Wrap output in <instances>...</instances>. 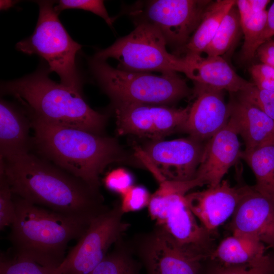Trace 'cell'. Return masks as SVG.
Listing matches in <instances>:
<instances>
[{"label": "cell", "mask_w": 274, "mask_h": 274, "mask_svg": "<svg viewBox=\"0 0 274 274\" xmlns=\"http://www.w3.org/2000/svg\"><path fill=\"white\" fill-rule=\"evenodd\" d=\"M235 4L236 1L234 0L212 1L189 42L179 53H184L185 55L184 56H201L214 37L224 17Z\"/></svg>", "instance_id": "7402d4cb"}, {"label": "cell", "mask_w": 274, "mask_h": 274, "mask_svg": "<svg viewBox=\"0 0 274 274\" xmlns=\"http://www.w3.org/2000/svg\"><path fill=\"white\" fill-rule=\"evenodd\" d=\"M256 53L262 63L274 68V40H268L263 43Z\"/></svg>", "instance_id": "e575fe53"}, {"label": "cell", "mask_w": 274, "mask_h": 274, "mask_svg": "<svg viewBox=\"0 0 274 274\" xmlns=\"http://www.w3.org/2000/svg\"><path fill=\"white\" fill-rule=\"evenodd\" d=\"M124 215L120 201H117L95 218L54 273L92 274L129 227L123 219Z\"/></svg>", "instance_id": "9c48e42d"}, {"label": "cell", "mask_w": 274, "mask_h": 274, "mask_svg": "<svg viewBox=\"0 0 274 274\" xmlns=\"http://www.w3.org/2000/svg\"><path fill=\"white\" fill-rule=\"evenodd\" d=\"M254 84L258 88L274 92V68L264 63L252 65L250 70Z\"/></svg>", "instance_id": "836d02e7"}, {"label": "cell", "mask_w": 274, "mask_h": 274, "mask_svg": "<svg viewBox=\"0 0 274 274\" xmlns=\"http://www.w3.org/2000/svg\"><path fill=\"white\" fill-rule=\"evenodd\" d=\"M16 216L13 193L5 176L0 173V229L12 225Z\"/></svg>", "instance_id": "f1b7e54d"}, {"label": "cell", "mask_w": 274, "mask_h": 274, "mask_svg": "<svg viewBox=\"0 0 274 274\" xmlns=\"http://www.w3.org/2000/svg\"><path fill=\"white\" fill-rule=\"evenodd\" d=\"M175 182L165 181L151 196L149 216L180 251L201 261L215 250L211 233L189 208L185 195Z\"/></svg>", "instance_id": "8992f818"}, {"label": "cell", "mask_w": 274, "mask_h": 274, "mask_svg": "<svg viewBox=\"0 0 274 274\" xmlns=\"http://www.w3.org/2000/svg\"><path fill=\"white\" fill-rule=\"evenodd\" d=\"M229 105L230 118L244 141L245 151L274 146V120L239 98L230 102Z\"/></svg>", "instance_id": "d6986e66"}, {"label": "cell", "mask_w": 274, "mask_h": 274, "mask_svg": "<svg viewBox=\"0 0 274 274\" xmlns=\"http://www.w3.org/2000/svg\"><path fill=\"white\" fill-rule=\"evenodd\" d=\"M128 35L118 39L110 47L96 52L94 58L106 61L116 59L118 69L139 73L180 72L187 77L189 66L183 57L168 52L166 42L153 25L144 22L135 23Z\"/></svg>", "instance_id": "ba28073f"}, {"label": "cell", "mask_w": 274, "mask_h": 274, "mask_svg": "<svg viewBox=\"0 0 274 274\" xmlns=\"http://www.w3.org/2000/svg\"><path fill=\"white\" fill-rule=\"evenodd\" d=\"M240 15L241 28L244 35L242 49V59L250 61L260 47V41L267 21V11L254 12L247 0L236 1Z\"/></svg>", "instance_id": "cb8c5ba5"}, {"label": "cell", "mask_w": 274, "mask_h": 274, "mask_svg": "<svg viewBox=\"0 0 274 274\" xmlns=\"http://www.w3.org/2000/svg\"><path fill=\"white\" fill-rule=\"evenodd\" d=\"M212 1L156 0L134 7L130 15L135 23L144 22L155 27L167 45L175 49V55L188 43L200 24Z\"/></svg>", "instance_id": "30bf717a"}, {"label": "cell", "mask_w": 274, "mask_h": 274, "mask_svg": "<svg viewBox=\"0 0 274 274\" xmlns=\"http://www.w3.org/2000/svg\"><path fill=\"white\" fill-rule=\"evenodd\" d=\"M37 3L39 14L35 30L16 47L26 54L41 56L48 63L50 72L59 76L61 84L81 92L82 80L76 61L81 45L72 39L61 23L54 10V2Z\"/></svg>", "instance_id": "52a82bcc"}, {"label": "cell", "mask_w": 274, "mask_h": 274, "mask_svg": "<svg viewBox=\"0 0 274 274\" xmlns=\"http://www.w3.org/2000/svg\"><path fill=\"white\" fill-rule=\"evenodd\" d=\"M55 263L17 254L10 249L0 255V274H55Z\"/></svg>", "instance_id": "4316f807"}, {"label": "cell", "mask_w": 274, "mask_h": 274, "mask_svg": "<svg viewBox=\"0 0 274 274\" xmlns=\"http://www.w3.org/2000/svg\"><path fill=\"white\" fill-rule=\"evenodd\" d=\"M142 266L128 241L118 240L92 274H141Z\"/></svg>", "instance_id": "d4e9b609"}, {"label": "cell", "mask_w": 274, "mask_h": 274, "mask_svg": "<svg viewBox=\"0 0 274 274\" xmlns=\"http://www.w3.org/2000/svg\"><path fill=\"white\" fill-rule=\"evenodd\" d=\"M104 184L106 187L121 195L124 194L133 186L131 175L122 168L112 170L105 177Z\"/></svg>", "instance_id": "d6a6232c"}, {"label": "cell", "mask_w": 274, "mask_h": 274, "mask_svg": "<svg viewBox=\"0 0 274 274\" xmlns=\"http://www.w3.org/2000/svg\"><path fill=\"white\" fill-rule=\"evenodd\" d=\"M209 274H274V255L255 266L248 265L225 266L220 264Z\"/></svg>", "instance_id": "1f68e13d"}, {"label": "cell", "mask_w": 274, "mask_h": 274, "mask_svg": "<svg viewBox=\"0 0 274 274\" xmlns=\"http://www.w3.org/2000/svg\"><path fill=\"white\" fill-rule=\"evenodd\" d=\"M151 195L142 186H132L124 194L121 195V207L125 214L136 212L148 207Z\"/></svg>", "instance_id": "4dcf8cb0"}, {"label": "cell", "mask_w": 274, "mask_h": 274, "mask_svg": "<svg viewBox=\"0 0 274 274\" xmlns=\"http://www.w3.org/2000/svg\"><path fill=\"white\" fill-rule=\"evenodd\" d=\"M183 57L189 66L187 77L194 84L233 93H238L253 84L237 75L221 56Z\"/></svg>", "instance_id": "ac0fdd59"}, {"label": "cell", "mask_w": 274, "mask_h": 274, "mask_svg": "<svg viewBox=\"0 0 274 274\" xmlns=\"http://www.w3.org/2000/svg\"><path fill=\"white\" fill-rule=\"evenodd\" d=\"M267 247L257 238L243 234H232L224 239L216 248L210 257L225 266L258 265L270 255Z\"/></svg>", "instance_id": "44dd1931"}, {"label": "cell", "mask_w": 274, "mask_h": 274, "mask_svg": "<svg viewBox=\"0 0 274 274\" xmlns=\"http://www.w3.org/2000/svg\"><path fill=\"white\" fill-rule=\"evenodd\" d=\"M15 3L14 1H1V9L7 10L15 5Z\"/></svg>", "instance_id": "74e56055"}, {"label": "cell", "mask_w": 274, "mask_h": 274, "mask_svg": "<svg viewBox=\"0 0 274 274\" xmlns=\"http://www.w3.org/2000/svg\"><path fill=\"white\" fill-rule=\"evenodd\" d=\"M113 108L119 134H131L156 141L180 129L190 106L177 109L168 106L125 104Z\"/></svg>", "instance_id": "4fadbf2b"}, {"label": "cell", "mask_w": 274, "mask_h": 274, "mask_svg": "<svg viewBox=\"0 0 274 274\" xmlns=\"http://www.w3.org/2000/svg\"><path fill=\"white\" fill-rule=\"evenodd\" d=\"M192 137L151 141L140 150L138 156L159 184L195 179L205 144Z\"/></svg>", "instance_id": "8fae6325"}, {"label": "cell", "mask_w": 274, "mask_h": 274, "mask_svg": "<svg viewBox=\"0 0 274 274\" xmlns=\"http://www.w3.org/2000/svg\"><path fill=\"white\" fill-rule=\"evenodd\" d=\"M16 216L9 240L12 252L59 265L67 246L79 240L86 225L48 209L28 202L14 194Z\"/></svg>", "instance_id": "277c9868"}, {"label": "cell", "mask_w": 274, "mask_h": 274, "mask_svg": "<svg viewBox=\"0 0 274 274\" xmlns=\"http://www.w3.org/2000/svg\"><path fill=\"white\" fill-rule=\"evenodd\" d=\"M146 274H201L202 261L178 249L158 227L128 241Z\"/></svg>", "instance_id": "7c38bea8"}, {"label": "cell", "mask_w": 274, "mask_h": 274, "mask_svg": "<svg viewBox=\"0 0 274 274\" xmlns=\"http://www.w3.org/2000/svg\"><path fill=\"white\" fill-rule=\"evenodd\" d=\"M194 84L193 93L196 99L180 130L206 142L228 122L230 107L224 100L223 90Z\"/></svg>", "instance_id": "9a60e30c"}, {"label": "cell", "mask_w": 274, "mask_h": 274, "mask_svg": "<svg viewBox=\"0 0 274 274\" xmlns=\"http://www.w3.org/2000/svg\"><path fill=\"white\" fill-rule=\"evenodd\" d=\"M50 72L49 68L42 67L22 78L3 83L1 93L17 98L29 117L103 135L107 115L91 108L81 92L50 79Z\"/></svg>", "instance_id": "3957f363"}, {"label": "cell", "mask_w": 274, "mask_h": 274, "mask_svg": "<svg viewBox=\"0 0 274 274\" xmlns=\"http://www.w3.org/2000/svg\"><path fill=\"white\" fill-rule=\"evenodd\" d=\"M238 132L230 118L227 124L206 142L197 169L196 179L202 185L215 186L221 183L229 168L241 158Z\"/></svg>", "instance_id": "2e32d148"}, {"label": "cell", "mask_w": 274, "mask_h": 274, "mask_svg": "<svg viewBox=\"0 0 274 274\" xmlns=\"http://www.w3.org/2000/svg\"><path fill=\"white\" fill-rule=\"evenodd\" d=\"M89 66L113 106L125 104L169 106L193 93L186 80L176 72L157 75L125 71L94 57L90 60Z\"/></svg>", "instance_id": "5b68a950"}, {"label": "cell", "mask_w": 274, "mask_h": 274, "mask_svg": "<svg viewBox=\"0 0 274 274\" xmlns=\"http://www.w3.org/2000/svg\"><path fill=\"white\" fill-rule=\"evenodd\" d=\"M241 195L228 228L232 234L254 237L274 251V201L253 186L239 184Z\"/></svg>", "instance_id": "5bb4252c"}, {"label": "cell", "mask_w": 274, "mask_h": 274, "mask_svg": "<svg viewBox=\"0 0 274 274\" xmlns=\"http://www.w3.org/2000/svg\"><path fill=\"white\" fill-rule=\"evenodd\" d=\"M31 121L23 109L3 99L0 102V159L28 153L32 146Z\"/></svg>", "instance_id": "ffe728a7"}, {"label": "cell", "mask_w": 274, "mask_h": 274, "mask_svg": "<svg viewBox=\"0 0 274 274\" xmlns=\"http://www.w3.org/2000/svg\"><path fill=\"white\" fill-rule=\"evenodd\" d=\"M239 184L223 180L215 186L185 194L187 203L201 225L210 233L232 216L239 201Z\"/></svg>", "instance_id": "e0dca14e"}, {"label": "cell", "mask_w": 274, "mask_h": 274, "mask_svg": "<svg viewBox=\"0 0 274 274\" xmlns=\"http://www.w3.org/2000/svg\"><path fill=\"white\" fill-rule=\"evenodd\" d=\"M79 9L89 11L101 17L110 26L114 19L109 16L103 1L100 0H61L54 6V10L59 14L65 9Z\"/></svg>", "instance_id": "f546056e"}, {"label": "cell", "mask_w": 274, "mask_h": 274, "mask_svg": "<svg viewBox=\"0 0 274 274\" xmlns=\"http://www.w3.org/2000/svg\"><path fill=\"white\" fill-rule=\"evenodd\" d=\"M250 9L254 12H260L266 10L268 0H247Z\"/></svg>", "instance_id": "8d00e7d4"}, {"label": "cell", "mask_w": 274, "mask_h": 274, "mask_svg": "<svg viewBox=\"0 0 274 274\" xmlns=\"http://www.w3.org/2000/svg\"><path fill=\"white\" fill-rule=\"evenodd\" d=\"M238 93V98L257 108L274 120V92L259 89L253 83Z\"/></svg>", "instance_id": "83f0119b"}, {"label": "cell", "mask_w": 274, "mask_h": 274, "mask_svg": "<svg viewBox=\"0 0 274 274\" xmlns=\"http://www.w3.org/2000/svg\"><path fill=\"white\" fill-rule=\"evenodd\" d=\"M29 118L32 146L41 157L95 189L100 190V175L112 163L146 168L138 156L125 151L115 138Z\"/></svg>", "instance_id": "7a4b0ae2"}, {"label": "cell", "mask_w": 274, "mask_h": 274, "mask_svg": "<svg viewBox=\"0 0 274 274\" xmlns=\"http://www.w3.org/2000/svg\"><path fill=\"white\" fill-rule=\"evenodd\" d=\"M241 158L252 169L256 179L255 189L274 201V146L243 151Z\"/></svg>", "instance_id": "603a6c76"}, {"label": "cell", "mask_w": 274, "mask_h": 274, "mask_svg": "<svg viewBox=\"0 0 274 274\" xmlns=\"http://www.w3.org/2000/svg\"><path fill=\"white\" fill-rule=\"evenodd\" d=\"M274 36V2L267 11V21L265 29L261 36L260 46Z\"/></svg>", "instance_id": "d590c367"}, {"label": "cell", "mask_w": 274, "mask_h": 274, "mask_svg": "<svg viewBox=\"0 0 274 274\" xmlns=\"http://www.w3.org/2000/svg\"><path fill=\"white\" fill-rule=\"evenodd\" d=\"M0 173L13 194L86 225L110 208L100 190L30 152L0 159Z\"/></svg>", "instance_id": "6da1fadb"}, {"label": "cell", "mask_w": 274, "mask_h": 274, "mask_svg": "<svg viewBox=\"0 0 274 274\" xmlns=\"http://www.w3.org/2000/svg\"><path fill=\"white\" fill-rule=\"evenodd\" d=\"M241 29L239 13L235 4L224 17L204 53L207 56H221L234 44Z\"/></svg>", "instance_id": "484cf974"}]
</instances>
